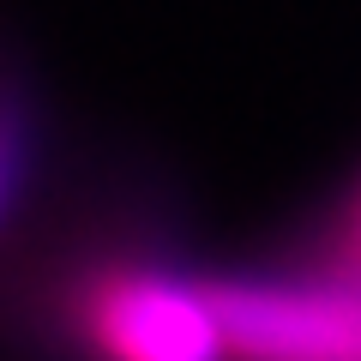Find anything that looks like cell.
<instances>
[{"label": "cell", "mask_w": 361, "mask_h": 361, "mask_svg": "<svg viewBox=\"0 0 361 361\" xmlns=\"http://www.w3.org/2000/svg\"><path fill=\"white\" fill-rule=\"evenodd\" d=\"M343 277H355V283H361V205H355L349 235H343Z\"/></svg>", "instance_id": "cell-3"}, {"label": "cell", "mask_w": 361, "mask_h": 361, "mask_svg": "<svg viewBox=\"0 0 361 361\" xmlns=\"http://www.w3.org/2000/svg\"><path fill=\"white\" fill-rule=\"evenodd\" d=\"M0 199H6V145H0Z\"/></svg>", "instance_id": "cell-4"}, {"label": "cell", "mask_w": 361, "mask_h": 361, "mask_svg": "<svg viewBox=\"0 0 361 361\" xmlns=\"http://www.w3.org/2000/svg\"><path fill=\"white\" fill-rule=\"evenodd\" d=\"M85 331L109 361H229L211 283L169 271H103L85 289Z\"/></svg>", "instance_id": "cell-2"}, {"label": "cell", "mask_w": 361, "mask_h": 361, "mask_svg": "<svg viewBox=\"0 0 361 361\" xmlns=\"http://www.w3.org/2000/svg\"><path fill=\"white\" fill-rule=\"evenodd\" d=\"M229 361H361V283H211Z\"/></svg>", "instance_id": "cell-1"}]
</instances>
